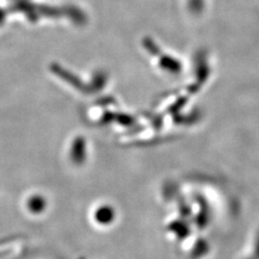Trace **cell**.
<instances>
[{
	"label": "cell",
	"instance_id": "obj_1",
	"mask_svg": "<svg viewBox=\"0 0 259 259\" xmlns=\"http://www.w3.org/2000/svg\"><path fill=\"white\" fill-rule=\"evenodd\" d=\"M207 250H208V245L206 241H204V239H199L193 249V254L197 258H200L204 256L203 254L206 253Z\"/></svg>",
	"mask_w": 259,
	"mask_h": 259
},
{
	"label": "cell",
	"instance_id": "obj_2",
	"mask_svg": "<svg viewBox=\"0 0 259 259\" xmlns=\"http://www.w3.org/2000/svg\"><path fill=\"white\" fill-rule=\"evenodd\" d=\"M246 259H259V232H257L252 245V250Z\"/></svg>",
	"mask_w": 259,
	"mask_h": 259
}]
</instances>
